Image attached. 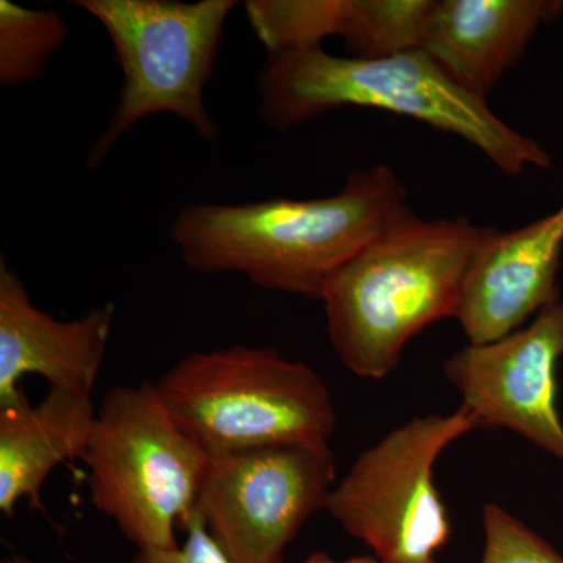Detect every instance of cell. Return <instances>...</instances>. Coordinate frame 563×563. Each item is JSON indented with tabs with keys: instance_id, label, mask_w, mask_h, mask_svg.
Instances as JSON below:
<instances>
[{
	"instance_id": "8fae6325",
	"label": "cell",
	"mask_w": 563,
	"mask_h": 563,
	"mask_svg": "<svg viewBox=\"0 0 563 563\" xmlns=\"http://www.w3.org/2000/svg\"><path fill=\"white\" fill-rule=\"evenodd\" d=\"M113 303L63 321L33 303L27 288L0 261V407L25 398V376L44 377L49 388L92 396L106 361Z\"/></svg>"
},
{
	"instance_id": "5b68a950",
	"label": "cell",
	"mask_w": 563,
	"mask_h": 563,
	"mask_svg": "<svg viewBox=\"0 0 563 563\" xmlns=\"http://www.w3.org/2000/svg\"><path fill=\"white\" fill-rule=\"evenodd\" d=\"M81 461L92 507L136 550H169L195 514L210 455L143 380L106 393Z\"/></svg>"
},
{
	"instance_id": "4fadbf2b",
	"label": "cell",
	"mask_w": 563,
	"mask_h": 563,
	"mask_svg": "<svg viewBox=\"0 0 563 563\" xmlns=\"http://www.w3.org/2000/svg\"><path fill=\"white\" fill-rule=\"evenodd\" d=\"M96 415L92 396L62 388L36 404L0 407V512L10 517L21 501L44 510V484L57 466L84 457Z\"/></svg>"
},
{
	"instance_id": "9a60e30c",
	"label": "cell",
	"mask_w": 563,
	"mask_h": 563,
	"mask_svg": "<svg viewBox=\"0 0 563 563\" xmlns=\"http://www.w3.org/2000/svg\"><path fill=\"white\" fill-rule=\"evenodd\" d=\"M432 0H347L342 36L352 57L421 49Z\"/></svg>"
},
{
	"instance_id": "d6986e66",
	"label": "cell",
	"mask_w": 563,
	"mask_h": 563,
	"mask_svg": "<svg viewBox=\"0 0 563 563\" xmlns=\"http://www.w3.org/2000/svg\"><path fill=\"white\" fill-rule=\"evenodd\" d=\"M299 563H383L376 555H355L350 559H333L332 555L324 553V551H317V553L310 554L309 558L303 559Z\"/></svg>"
},
{
	"instance_id": "e0dca14e",
	"label": "cell",
	"mask_w": 563,
	"mask_h": 563,
	"mask_svg": "<svg viewBox=\"0 0 563 563\" xmlns=\"http://www.w3.org/2000/svg\"><path fill=\"white\" fill-rule=\"evenodd\" d=\"M484 551L481 563H563V555L499 504L483 510Z\"/></svg>"
},
{
	"instance_id": "52a82bcc",
	"label": "cell",
	"mask_w": 563,
	"mask_h": 563,
	"mask_svg": "<svg viewBox=\"0 0 563 563\" xmlns=\"http://www.w3.org/2000/svg\"><path fill=\"white\" fill-rule=\"evenodd\" d=\"M477 429L462 404L404 422L355 459L325 510L383 563H439L453 529L433 470L450 444Z\"/></svg>"
},
{
	"instance_id": "7c38bea8",
	"label": "cell",
	"mask_w": 563,
	"mask_h": 563,
	"mask_svg": "<svg viewBox=\"0 0 563 563\" xmlns=\"http://www.w3.org/2000/svg\"><path fill=\"white\" fill-rule=\"evenodd\" d=\"M562 10L559 0H432L421 51L455 84L487 99Z\"/></svg>"
},
{
	"instance_id": "7a4b0ae2",
	"label": "cell",
	"mask_w": 563,
	"mask_h": 563,
	"mask_svg": "<svg viewBox=\"0 0 563 563\" xmlns=\"http://www.w3.org/2000/svg\"><path fill=\"white\" fill-rule=\"evenodd\" d=\"M493 229L407 210L344 263L322 291L329 342L354 376L395 372L407 343L457 317L474 257Z\"/></svg>"
},
{
	"instance_id": "277c9868",
	"label": "cell",
	"mask_w": 563,
	"mask_h": 563,
	"mask_svg": "<svg viewBox=\"0 0 563 563\" xmlns=\"http://www.w3.org/2000/svg\"><path fill=\"white\" fill-rule=\"evenodd\" d=\"M155 385L210 457L279 444L331 446L335 435V404L320 374L273 347L192 352Z\"/></svg>"
},
{
	"instance_id": "2e32d148",
	"label": "cell",
	"mask_w": 563,
	"mask_h": 563,
	"mask_svg": "<svg viewBox=\"0 0 563 563\" xmlns=\"http://www.w3.org/2000/svg\"><path fill=\"white\" fill-rule=\"evenodd\" d=\"M347 0H250L244 3L252 31L268 55L322 47L342 36Z\"/></svg>"
},
{
	"instance_id": "9c48e42d",
	"label": "cell",
	"mask_w": 563,
	"mask_h": 563,
	"mask_svg": "<svg viewBox=\"0 0 563 563\" xmlns=\"http://www.w3.org/2000/svg\"><path fill=\"white\" fill-rule=\"evenodd\" d=\"M562 357L563 295L518 331L455 352L443 363V376L479 429H507L563 465Z\"/></svg>"
},
{
	"instance_id": "ffe728a7",
	"label": "cell",
	"mask_w": 563,
	"mask_h": 563,
	"mask_svg": "<svg viewBox=\"0 0 563 563\" xmlns=\"http://www.w3.org/2000/svg\"><path fill=\"white\" fill-rule=\"evenodd\" d=\"M0 563H41L33 561V559L24 558V555H10V558L3 559Z\"/></svg>"
},
{
	"instance_id": "8992f818",
	"label": "cell",
	"mask_w": 563,
	"mask_h": 563,
	"mask_svg": "<svg viewBox=\"0 0 563 563\" xmlns=\"http://www.w3.org/2000/svg\"><path fill=\"white\" fill-rule=\"evenodd\" d=\"M102 25L122 70L120 98L92 144L96 172L118 141L152 114H174L201 139H218L203 92L217 69L222 36L235 0H77Z\"/></svg>"
},
{
	"instance_id": "30bf717a",
	"label": "cell",
	"mask_w": 563,
	"mask_h": 563,
	"mask_svg": "<svg viewBox=\"0 0 563 563\" xmlns=\"http://www.w3.org/2000/svg\"><path fill=\"white\" fill-rule=\"evenodd\" d=\"M562 254L563 199L525 228L493 229L474 257L455 317L470 344L503 339L558 301Z\"/></svg>"
},
{
	"instance_id": "6da1fadb",
	"label": "cell",
	"mask_w": 563,
	"mask_h": 563,
	"mask_svg": "<svg viewBox=\"0 0 563 563\" xmlns=\"http://www.w3.org/2000/svg\"><path fill=\"white\" fill-rule=\"evenodd\" d=\"M410 209L396 173L376 165L354 169L325 198L192 203L172 240L191 272L242 274L265 290L321 299L333 274Z\"/></svg>"
},
{
	"instance_id": "5bb4252c",
	"label": "cell",
	"mask_w": 563,
	"mask_h": 563,
	"mask_svg": "<svg viewBox=\"0 0 563 563\" xmlns=\"http://www.w3.org/2000/svg\"><path fill=\"white\" fill-rule=\"evenodd\" d=\"M68 36L60 11L0 0V85L18 88L38 80Z\"/></svg>"
},
{
	"instance_id": "3957f363",
	"label": "cell",
	"mask_w": 563,
	"mask_h": 563,
	"mask_svg": "<svg viewBox=\"0 0 563 563\" xmlns=\"http://www.w3.org/2000/svg\"><path fill=\"white\" fill-rule=\"evenodd\" d=\"M258 113L290 131L342 107L401 114L453 133L507 176L551 168V155L455 84L421 49L380 58L340 57L324 47L268 55L257 81Z\"/></svg>"
},
{
	"instance_id": "ac0fdd59",
	"label": "cell",
	"mask_w": 563,
	"mask_h": 563,
	"mask_svg": "<svg viewBox=\"0 0 563 563\" xmlns=\"http://www.w3.org/2000/svg\"><path fill=\"white\" fill-rule=\"evenodd\" d=\"M184 543L169 550H136L132 563H233L198 514L181 526Z\"/></svg>"
},
{
	"instance_id": "ba28073f",
	"label": "cell",
	"mask_w": 563,
	"mask_h": 563,
	"mask_svg": "<svg viewBox=\"0 0 563 563\" xmlns=\"http://www.w3.org/2000/svg\"><path fill=\"white\" fill-rule=\"evenodd\" d=\"M336 483L331 446L279 444L213 455L196 514L233 563H284Z\"/></svg>"
}]
</instances>
